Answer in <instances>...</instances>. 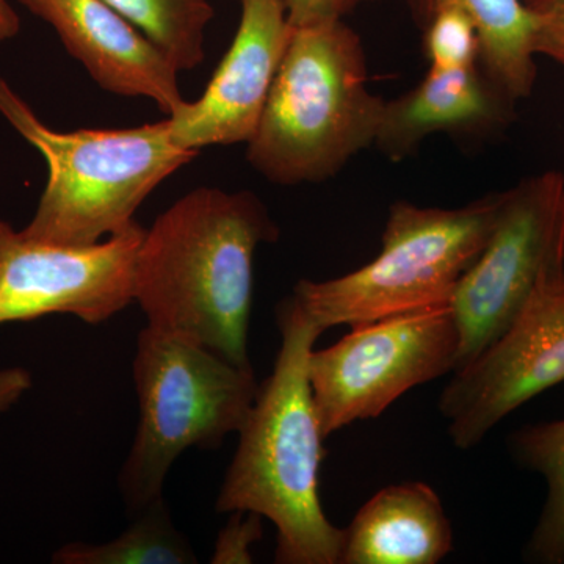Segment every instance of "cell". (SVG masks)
<instances>
[{"mask_svg":"<svg viewBox=\"0 0 564 564\" xmlns=\"http://www.w3.org/2000/svg\"><path fill=\"white\" fill-rule=\"evenodd\" d=\"M454 551L443 500L423 481L386 486L344 529L340 564H436Z\"/></svg>","mask_w":564,"mask_h":564,"instance_id":"obj_14","label":"cell"},{"mask_svg":"<svg viewBox=\"0 0 564 564\" xmlns=\"http://www.w3.org/2000/svg\"><path fill=\"white\" fill-rule=\"evenodd\" d=\"M508 451L524 469L541 475L547 496L525 544L527 562L564 563V419L533 423L508 437Z\"/></svg>","mask_w":564,"mask_h":564,"instance_id":"obj_16","label":"cell"},{"mask_svg":"<svg viewBox=\"0 0 564 564\" xmlns=\"http://www.w3.org/2000/svg\"><path fill=\"white\" fill-rule=\"evenodd\" d=\"M534 24V54L564 68V0H524Z\"/></svg>","mask_w":564,"mask_h":564,"instance_id":"obj_21","label":"cell"},{"mask_svg":"<svg viewBox=\"0 0 564 564\" xmlns=\"http://www.w3.org/2000/svg\"><path fill=\"white\" fill-rule=\"evenodd\" d=\"M404 2L421 31L441 11H462L477 29L480 66L488 79L516 102L532 95L538 76L533 46L534 24L524 0Z\"/></svg>","mask_w":564,"mask_h":564,"instance_id":"obj_15","label":"cell"},{"mask_svg":"<svg viewBox=\"0 0 564 564\" xmlns=\"http://www.w3.org/2000/svg\"><path fill=\"white\" fill-rule=\"evenodd\" d=\"M242 18L231 47L195 102L169 118L184 150L248 143L258 129L270 88L292 36L282 0H239Z\"/></svg>","mask_w":564,"mask_h":564,"instance_id":"obj_11","label":"cell"},{"mask_svg":"<svg viewBox=\"0 0 564 564\" xmlns=\"http://www.w3.org/2000/svg\"><path fill=\"white\" fill-rule=\"evenodd\" d=\"M500 206L502 192L456 209L393 203L372 262L334 280L299 281L289 299L322 333L447 306L488 243Z\"/></svg>","mask_w":564,"mask_h":564,"instance_id":"obj_5","label":"cell"},{"mask_svg":"<svg viewBox=\"0 0 564 564\" xmlns=\"http://www.w3.org/2000/svg\"><path fill=\"white\" fill-rule=\"evenodd\" d=\"M126 532L110 543H74L54 555L63 564H193L198 563L187 538L174 527L165 500L139 511Z\"/></svg>","mask_w":564,"mask_h":564,"instance_id":"obj_17","label":"cell"},{"mask_svg":"<svg viewBox=\"0 0 564 564\" xmlns=\"http://www.w3.org/2000/svg\"><path fill=\"white\" fill-rule=\"evenodd\" d=\"M262 516L251 511H232L228 524L223 527L215 544L210 563L248 564L252 560L251 549L263 534Z\"/></svg>","mask_w":564,"mask_h":564,"instance_id":"obj_20","label":"cell"},{"mask_svg":"<svg viewBox=\"0 0 564 564\" xmlns=\"http://www.w3.org/2000/svg\"><path fill=\"white\" fill-rule=\"evenodd\" d=\"M21 31V20L9 0H0V43L13 40Z\"/></svg>","mask_w":564,"mask_h":564,"instance_id":"obj_24","label":"cell"},{"mask_svg":"<svg viewBox=\"0 0 564 564\" xmlns=\"http://www.w3.org/2000/svg\"><path fill=\"white\" fill-rule=\"evenodd\" d=\"M293 29L344 20L362 3L375 0H282Z\"/></svg>","mask_w":564,"mask_h":564,"instance_id":"obj_22","label":"cell"},{"mask_svg":"<svg viewBox=\"0 0 564 564\" xmlns=\"http://www.w3.org/2000/svg\"><path fill=\"white\" fill-rule=\"evenodd\" d=\"M47 22L70 57L111 95L151 99L172 117L185 104L180 70L132 22L104 0H20Z\"/></svg>","mask_w":564,"mask_h":564,"instance_id":"obj_12","label":"cell"},{"mask_svg":"<svg viewBox=\"0 0 564 564\" xmlns=\"http://www.w3.org/2000/svg\"><path fill=\"white\" fill-rule=\"evenodd\" d=\"M564 383V251L545 265L513 325L454 372L440 413L455 447L470 451L511 413Z\"/></svg>","mask_w":564,"mask_h":564,"instance_id":"obj_9","label":"cell"},{"mask_svg":"<svg viewBox=\"0 0 564 564\" xmlns=\"http://www.w3.org/2000/svg\"><path fill=\"white\" fill-rule=\"evenodd\" d=\"M133 381L140 419L120 488L128 507L140 511L162 499L182 452L220 447L242 430L259 384L252 367L151 326L137 337Z\"/></svg>","mask_w":564,"mask_h":564,"instance_id":"obj_6","label":"cell"},{"mask_svg":"<svg viewBox=\"0 0 564 564\" xmlns=\"http://www.w3.org/2000/svg\"><path fill=\"white\" fill-rule=\"evenodd\" d=\"M384 102L370 91L361 36L344 20L293 29L247 161L273 184L332 180L372 147Z\"/></svg>","mask_w":564,"mask_h":564,"instance_id":"obj_3","label":"cell"},{"mask_svg":"<svg viewBox=\"0 0 564 564\" xmlns=\"http://www.w3.org/2000/svg\"><path fill=\"white\" fill-rule=\"evenodd\" d=\"M423 33V52L430 66H462L480 63V41L473 21L458 10L437 13Z\"/></svg>","mask_w":564,"mask_h":564,"instance_id":"obj_19","label":"cell"},{"mask_svg":"<svg viewBox=\"0 0 564 564\" xmlns=\"http://www.w3.org/2000/svg\"><path fill=\"white\" fill-rule=\"evenodd\" d=\"M278 226L250 191L195 188L144 232L133 270V302L148 326L252 367L248 329L254 254Z\"/></svg>","mask_w":564,"mask_h":564,"instance_id":"obj_1","label":"cell"},{"mask_svg":"<svg viewBox=\"0 0 564 564\" xmlns=\"http://www.w3.org/2000/svg\"><path fill=\"white\" fill-rule=\"evenodd\" d=\"M516 104L488 79L480 63L430 66L413 90L384 102L373 144L386 158L400 162L433 133L502 131L513 121Z\"/></svg>","mask_w":564,"mask_h":564,"instance_id":"obj_13","label":"cell"},{"mask_svg":"<svg viewBox=\"0 0 564 564\" xmlns=\"http://www.w3.org/2000/svg\"><path fill=\"white\" fill-rule=\"evenodd\" d=\"M147 229L132 221L106 242L68 247L32 239L0 220V325L50 314L99 325L133 302Z\"/></svg>","mask_w":564,"mask_h":564,"instance_id":"obj_10","label":"cell"},{"mask_svg":"<svg viewBox=\"0 0 564 564\" xmlns=\"http://www.w3.org/2000/svg\"><path fill=\"white\" fill-rule=\"evenodd\" d=\"M562 251L563 174H536L502 192L491 237L452 296L459 329L456 370L477 359L513 325L545 265Z\"/></svg>","mask_w":564,"mask_h":564,"instance_id":"obj_8","label":"cell"},{"mask_svg":"<svg viewBox=\"0 0 564 564\" xmlns=\"http://www.w3.org/2000/svg\"><path fill=\"white\" fill-rule=\"evenodd\" d=\"M32 378L24 369L0 370V413L13 406L31 389Z\"/></svg>","mask_w":564,"mask_h":564,"instance_id":"obj_23","label":"cell"},{"mask_svg":"<svg viewBox=\"0 0 564 564\" xmlns=\"http://www.w3.org/2000/svg\"><path fill=\"white\" fill-rule=\"evenodd\" d=\"M132 22L170 58L177 70H192L206 58V29L214 20L209 0H104Z\"/></svg>","mask_w":564,"mask_h":564,"instance_id":"obj_18","label":"cell"},{"mask_svg":"<svg viewBox=\"0 0 564 564\" xmlns=\"http://www.w3.org/2000/svg\"><path fill=\"white\" fill-rule=\"evenodd\" d=\"M332 347L313 350L307 377L323 436L380 417L417 386L454 373L459 329L451 304L351 326Z\"/></svg>","mask_w":564,"mask_h":564,"instance_id":"obj_7","label":"cell"},{"mask_svg":"<svg viewBox=\"0 0 564 564\" xmlns=\"http://www.w3.org/2000/svg\"><path fill=\"white\" fill-rule=\"evenodd\" d=\"M0 115L43 155L47 182L25 236L88 247L128 228L166 177L198 158L174 143L169 118L128 129L58 132L0 77Z\"/></svg>","mask_w":564,"mask_h":564,"instance_id":"obj_4","label":"cell"},{"mask_svg":"<svg viewBox=\"0 0 564 564\" xmlns=\"http://www.w3.org/2000/svg\"><path fill=\"white\" fill-rule=\"evenodd\" d=\"M276 321L281 348L239 432L217 511H251L272 522L276 563L340 564L344 529L332 524L318 494L325 436L307 377L322 332L289 296L278 306Z\"/></svg>","mask_w":564,"mask_h":564,"instance_id":"obj_2","label":"cell"}]
</instances>
